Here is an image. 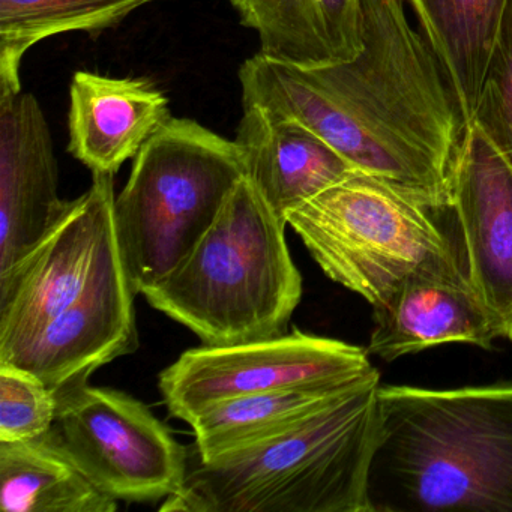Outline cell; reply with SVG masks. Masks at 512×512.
<instances>
[{
    "mask_svg": "<svg viewBox=\"0 0 512 512\" xmlns=\"http://www.w3.org/2000/svg\"><path fill=\"white\" fill-rule=\"evenodd\" d=\"M133 284L119 242L70 307L0 364L34 374L56 395L139 347Z\"/></svg>",
    "mask_w": 512,
    "mask_h": 512,
    "instance_id": "30bf717a",
    "label": "cell"
},
{
    "mask_svg": "<svg viewBox=\"0 0 512 512\" xmlns=\"http://www.w3.org/2000/svg\"><path fill=\"white\" fill-rule=\"evenodd\" d=\"M242 109L235 142L245 176L284 220L293 209L359 172L301 122L256 106Z\"/></svg>",
    "mask_w": 512,
    "mask_h": 512,
    "instance_id": "9a60e30c",
    "label": "cell"
},
{
    "mask_svg": "<svg viewBox=\"0 0 512 512\" xmlns=\"http://www.w3.org/2000/svg\"><path fill=\"white\" fill-rule=\"evenodd\" d=\"M56 397V440L107 496L146 503L169 499L181 490L188 446L181 445L142 401L88 382Z\"/></svg>",
    "mask_w": 512,
    "mask_h": 512,
    "instance_id": "52a82bcc",
    "label": "cell"
},
{
    "mask_svg": "<svg viewBox=\"0 0 512 512\" xmlns=\"http://www.w3.org/2000/svg\"><path fill=\"white\" fill-rule=\"evenodd\" d=\"M260 53L301 68L349 62L362 50V0H227Z\"/></svg>",
    "mask_w": 512,
    "mask_h": 512,
    "instance_id": "2e32d148",
    "label": "cell"
},
{
    "mask_svg": "<svg viewBox=\"0 0 512 512\" xmlns=\"http://www.w3.org/2000/svg\"><path fill=\"white\" fill-rule=\"evenodd\" d=\"M244 176L235 140L193 119L172 116L145 143L115 200L119 250L137 295L187 259Z\"/></svg>",
    "mask_w": 512,
    "mask_h": 512,
    "instance_id": "5b68a950",
    "label": "cell"
},
{
    "mask_svg": "<svg viewBox=\"0 0 512 512\" xmlns=\"http://www.w3.org/2000/svg\"><path fill=\"white\" fill-rule=\"evenodd\" d=\"M286 226L244 176L187 259L142 295L205 346L281 337L302 298Z\"/></svg>",
    "mask_w": 512,
    "mask_h": 512,
    "instance_id": "277c9868",
    "label": "cell"
},
{
    "mask_svg": "<svg viewBox=\"0 0 512 512\" xmlns=\"http://www.w3.org/2000/svg\"><path fill=\"white\" fill-rule=\"evenodd\" d=\"M49 122L28 92L0 98V274L28 256L65 217Z\"/></svg>",
    "mask_w": 512,
    "mask_h": 512,
    "instance_id": "7c38bea8",
    "label": "cell"
},
{
    "mask_svg": "<svg viewBox=\"0 0 512 512\" xmlns=\"http://www.w3.org/2000/svg\"><path fill=\"white\" fill-rule=\"evenodd\" d=\"M370 374L353 382L263 392L209 407L188 424L196 437L188 452L200 460H212L262 442L298 424Z\"/></svg>",
    "mask_w": 512,
    "mask_h": 512,
    "instance_id": "ac0fdd59",
    "label": "cell"
},
{
    "mask_svg": "<svg viewBox=\"0 0 512 512\" xmlns=\"http://www.w3.org/2000/svg\"><path fill=\"white\" fill-rule=\"evenodd\" d=\"M437 209L409 191L356 172L286 215L332 281L382 305L413 275H460Z\"/></svg>",
    "mask_w": 512,
    "mask_h": 512,
    "instance_id": "8992f818",
    "label": "cell"
},
{
    "mask_svg": "<svg viewBox=\"0 0 512 512\" xmlns=\"http://www.w3.org/2000/svg\"><path fill=\"white\" fill-rule=\"evenodd\" d=\"M379 371L280 434L200 460L188 452L169 512H370Z\"/></svg>",
    "mask_w": 512,
    "mask_h": 512,
    "instance_id": "3957f363",
    "label": "cell"
},
{
    "mask_svg": "<svg viewBox=\"0 0 512 512\" xmlns=\"http://www.w3.org/2000/svg\"><path fill=\"white\" fill-rule=\"evenodd\" d=\"M449 190L470 283L499 338L512 341V167L473 122L455 158Z\"/></svg>",
    "mask_w": 512,
    "mask_h": 512,
    "instance_id": "8fae6325",
    "label": "cell"
},
{
    "mask_svg": "<svg viewBox=\"0 0 512 512\" xmlns=\"http://www.w3.org/2000/svg\"><path fill=\"white\" fill-rule=\"evenodd\" d=\"M370 512H512V385L379 388Z\"/></svg>",
    "mask_w": 512,
    "mask_h": 512,
    "instance_id": "7a4b0ae2",
    "label": "cell"
},
{
    "mask_svg": "<svg viewBox=\"0 0 512 512\" xmlns=\"http://www.w3.org/2000/svg\"><path fill=\"white\" fill-rule=\"evenodd\" d=\"M161 0H0V98L22 92L20 68L41 41L67 32L98 37Z\"/></svg>",
    "mask_w": 512,
    "mask_h": 512,
    "instance_id": "ffe728a7",
    "label": "cell"
},
{
    "mask_svg": "<svg viewBox=\"0 0 512 512\" xmlns=\"http://www.w3.org/2000/svg\"><path fill=\"white\" fill-rule=\"evenodd\" d=\"M113 175H92L58 226L0 274V359L31 341L91 284L118 244Z\"/></svg>",
    "mask_w": 512,
    "mask_h": 512,
    "instance_id": "9c48e42d",
    "label": "cell"
},
{
    "mask_svg": "<svg viewBox=\"0 0 512 512\" xmlns=\"http://www.w3.org/2000/svg\"><path fill=\"white\" fill-rule=\"evenodd\" d=\"M58 397L34 374L0 364V442H22L49 433Z\"/></svg>",
    "mask_w": 512,
    "mask_h": 512,
    "instance_id": "7402d4cb",
    "label": "cell"
},
{
    "mask_svg": "<svg viewBox=\"0 0 512 512\" xmlns=\"http://www.w3.org/2000/svg\"><path fill=\"white\" fill-rule=\"evenodd\" d=\"M367 352L385 361L443 344L490 349L496 326L469 274L413 275L379 307Z\"/></svg>",
    "mask_w": 512,
    "mask_h": 512,
    "instance_id": "4fadbf2b",
    "label": "cell"
},
{
    "mask_svg": "<svg viewBox=\"0 0 512 512\" xmlns=\"http://www.w3.org/2000/svg\"><path fill=\"white\" fill-rule=\"evenodd\" d=\"M472 122L512 167V0H506Z\"/></svg>",
    "mask_w": 512,
    "mask_h": 512,
    "instance_id": "44dd1931",
    "label": "cell"
},
{
    "mask_svg": "<svg viewBox=\"0 0 512 512\" xmlns=\"http://www.w3.org/2000/svg\"><path fill=\"white\" fill-rule=\"evenodd\" d=\"M448 71L472 124L506 0H404Z\"/></svg>",
    "mask_w": 512,
    "mask_h": 512,
    "instance_id": "d6986e66",
    "label": "cell"
},
{
    "mask_svg": "<svg viewBox=\"0 0 512 512\" xmlns=\"http://www.w3.org/2000/svg\"><path fill=\"white\" fill-rule=\"evenodd\" d=\"M374 370L367 349L293 329L268 340L187 350L161 371L158 388L170 415L190 424L224 401L353 382Z\"/></svg>",
    "mask_w": 512,
    "mask_h": 512,
    "instance_id": "ba28073f",
    "label": "cell"
},
{
    "mask_svg": "<svg viewBox=\"0 0 512 512\" xmlns=\"http://www.w3.org/2000/svg\"><path fill=\"white\" fill-rule=\"evenodd\" d=\"M169 98L148 79L77 71L70 88L68 152L92 175H113L172 118Z\"/></svg>",
    "mask_w": 512,
    "mask_h": 512,
    "instance_id": "5bb4252c",
    "label": "cell"
},
{
    "mask_svg": "<svg viewBox=\"0 0 512 512\" xmlns=\"http://www.w3.org/2000/svg\"><path fill=\"white\" fill-rule=\"evenodd\" d=\"M0 508L4 512H115L118 500L95 487L55 434L0 442Z\"/></svg>",
    "mask_w": 512,
    "mask_h": 512,
    "instance_id": "e0dca14e",
    "label": "cell"
},
{
    "mask_svg": "<svg viewBox=\"0 0 512 512\" xmlns=\"http://www.w3.org/2000/svg\"><path fill=\"white\" fill-rule=\"evenodd\" d=\"M362 50L319 68L257 53L239 70L242 107L319 134L356 170L451 208L452 167L467 124L454 83L404 0H362Z\"/></svg>",
    "mask_w": 512,
    "mask_h": 512,
    "instance_id": "6da1fadb",
    "label": "cell"
}]
</instances>
